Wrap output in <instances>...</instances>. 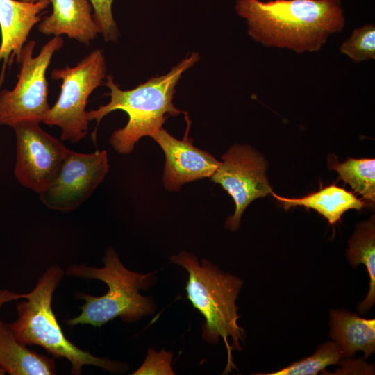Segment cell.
<instances>
[{"instance_id":"cell-10","label":"cell","mask_w":375,"mask_h":375,"mask_svg":"<svg viewBox=\"0 0 375 375\" xmlns=\"http://www.w3.org/2000/svg\"><path fill=\"white\" fill-rule=\"evenodd\" d=\"M108 153H83L69 150L50 185L39 194L49 209L69 212L85 202L109 172Z\"/></svg>"},{"instance_id":"cell-24","label":"cell","mask_w":375,"mask_h":375,"mask_svg":"<svg viewBox=\"0 0 375 375\" xmlns=\"http://www.w3.org/2000/svg\"><path fill=\"white\" fill-rule=\"evenodd\" d=\"M5 374L6 372H4V370L0 367V375H3Z\"/></svg>"},{"instance_id":"cell-23","label":"cell","mask_w":375,"mask_h":375,"mask_svg":"<svg viewBox=\"0 0 375 375\" xmlns=\"http://www.w3.org/2000/svg\"><path fill=\"white\" fill-rule=\"evenodd\" d=\"M24 2H28V3H35L37 2L39 0H19Z\"/></svg>"},{"instance_id":"cell-1","label":"cell","mask_w":375,"mask_h":375,"mask_svg":"<svg viewBox=\"0 0 375 375\" xmlns=\"http://www.w3.org/2000/svg\"><path fill=\"white\" fill-rule=\"evenodd\" d=\"M235 8L256 42L298 53L319 51L345 26L340 0H237Z\"/></svg>"},{"instance_id":"cell-20","label":"cell","mask_w":375,"mask_h":375,"mask_svg":"<svg viewBox=\"0 0 375 375\" xmlns=\"http://www.w3.org/2000/svg\"><path fill=\"white\" fill-rule=\"evenodd\" d=\"M340 51L356 62L375 59V26L365 24L352 32L340 47Z\"/></svg>"},{"instance_id":"cell-14","label":"cell","mask_w":375,"mask_h":375,"mask_svg":"<svg viewBox=\"0 0 375 375\" xmlns=\"http://www.w3.org/2000/svg\"><path fill=\"white\" fill-rule=\"evenodd\" d=\"M330 336L346 357L363 351L367 358L375 350V319H367L346 310L331 311Z\"/></svg>"},{"instance_id":"cell-12","label":"cell","mask_w":375,"mask_h":375,"mask_svg":"<svg viewBox=\"0 0 375 375\" xmlns=\"http://www.w3.org/2000/svg\"><path fill=\"white\" fill-rule=\"evenodd\" d=\"M49 4V0L35 3L0 0V86L6 67L14 59L17 62L33 27L41 20V15Z\"/></svg>"},{"instance_id":"cell-11","label":"cell","mask_w":375,"mask_h":375,"mask_svg":"<svg viewBox=\"0 0 375 375\" xmlns=\"http://www.w3.org/2000/svg\"><path fill=\"white\" fill-rule=\"evenodd\" d=\"M185 118L187 128L183 140L176 139L163 128L152 136L165 153L162 182L168 191H178L185 183L211 177L221 162L192 144L188 135L190 121L187 114Z\"/></svg>"},{"instance_id":"cell-21","label":"cell","mask_w":375,"mask_h":375,"mask_svg":"<svg viewBox=\"0 0 375 375\" xmlns=\"http://www.w3.org/2000/svg\"><path fill=\"white\" fill-rule=\"evenodd\" d=\"M92 6L94 19L106 41L117 40L119 31L112 11L113 0H89Z\"/></svg>"},{"instance_id":"cell-17","label":"cell","mask_w":375,"mask_h":375,"mask_svg":"<svg viewBox=\"0 0 375 375\" xmlns=\"http://www.w3.org/2000/svg\"><path fill=\"white\" fill-rule=\"evenodd\" d=\"M352 267L362 263L369 275V290L365 300L359 305L361 312L367 311L375 301V225L374 216L360 223L351 238L347 251Z\"/></svg>"},{"instance_id":"cell-18","label":"cell","mask_w":375,"mask_h":375,"mask_svg":"<svg viewBox=\"0 0 375 375\" xmlns=\"http://www.w3.org/2000/svg\"><path fill=\"white\" fill-rule=\"evenodd\" d=\"M331 168L339 174V178L348 183L355 192L371 204L375 201V160L374 158H348L344 162L330 160Z\"/></svg>"},{"instance_id":"cell-8","label":"cell","mask_w":375,"mask_h":375,"mask_svg":"<svg viewBox=\"0 0 375 375\" xmlns=\"http://www.w3.org/2000/svg\"><path fill=\"white\" fill-rule=\"evenodd\" d=\"M222 161L210 177L233 199L235 210L225 224L235 231L240 226L242 215L255 199L272 192L266 175L263 156L248 145L234 144L222 156Z\"/></svg>"},{"instance_id":"cell-7","label":"cell","mask_w":375,"mask_h":375,"mask_svg":"<svg viewBox=\"0 0 375 375\" xmlns=\"http://www.w3.org/2000/svg\"><path fill=\"white\" fill-rule=\"evenodd\" d=\"M63 44L60 36H54L36 56H33L35 40L24 44L17 60L20 69L15 86L0 92V125L12 127L22 122H43L51 108L46 72Z\"/></svg>"},{"instance_id":"cell-5","label":"cell","mask_w":375,"mask_h":375,"mask_svg":"<svg viewBox=\"0 0 375 375\" xmlns=\"http://www.w3.org/2000/svg\"><path fill=\"white\" fill-rule=\"evenodd\" d=\"M103 260L104 267L101 268L85 265L67 268L68 276L98 279L108 286V292L102 297L77 294L85 303L81 307V313L69 320L68 324L99 327L117 317L126 322H133L153 312L152 300L139 292L140 289L147 288L152 284L153 273L143 274L128 270L112 248L106 251Z\"/></svg>"},{"instance_id":"cell-4","label":"cell","mask_w":375,"mask_h":375,"mask_svg":"<svg viewBox=\"0 0 375 375\" xmlns=\"http://www.w3.org/2000/svg\"><path fill=\"white\" fill-rule=\"evenodd\" d=\"M170 260L188 271V298L205 318L203 338L212 344H216L219 338L223 339L228 351L225 372L230 371L234 366L231 351L241 350L240 343L244 339V331L238 324L235 304L242 280L206 260L200 265L194 255L185 251L171 256Z\"/></svg>"},{"instance_id":"cell-16","label":"cell","mask_w":375,"mask_h":375,"mask_svg":"<svg viewBox=\"0 0 375 375\" xmlns=\"http://www.w3.org/2000/svg\"><path fill=\"white\" fill-rule=\"evenodd\" d=\"M283 207L288 210L291 207L302 206L312 208L326 218L331 224L340 221L342 215L350 209L360 210L366 203L358 199L352 192L332 184L301 198H286L271 193Z\"/></svg>"},{"instance_id":"cell-2","label":"cell","mask_w":375,"mask_h":375,"mask_svg":"<svg viewBox=\"0 0 375 375\" xmlns=\"http://www.w3.org/2000/svg\"><path fill=\"white\" fill-rule=\"evenodd\" d=\"M199 60V54L192 53L167 74L156 76L128 90H121L113 81L106 77L105 85L110 89V101L97 109L87 111L88 120H95L97 125L108 113L117 110L128 115L126 125L115 131L110 144L120 154H128L143 137L152 136L161 128L168 116H177L183 111L172 103L175 87L182 74Z\"/></svg>"},{"instance_id":"cell-13","label":"cell","mask_w":375,"mask_h":375,"mask_svg":"<svg viewBox=\"0 0 375 375\" xmlns=\"http://www.w3.org/2000/svg\"><path fill=\"white\" fill-rule=\"evenodd\" d=\"M52 12L38 25L40 33L46 35L68 38L89 45L100 29L92 14L89 0H49Z\"/></svg>"},{"instance_id":"cell-15","label":"cell","mask_w":375,"mask_h":375,"mask_svg":"<svg viewBox=\"0 0 375 375\" xmlns=\"http://www.w3.org/2000/svg\"><path fill=\"white\" fill-rule=\"evenodd\" d=\"M0 367L10 375L55 374L54 360L20 343L14 336L8 323L1 319Z\"/></svg>"},{"instance_id":"cell-19","label":"cell","mask_w":375,"mask_h":375,"mask_svg":"<svg viewBox=\"0 0 375 375\" xmlns=\"http://www.w3.org/2000/svg\"><path fill=\"white\" fill-rule=\"evenodd\" d=\"M345 357L343 351L335 341L328 342L320 345L312 355L278 371L262 374L315 375L329 365L340 363Z\"/></svg>"},{"instance_id":"cell-6","label":"cell","mask_w":375,"mask_h":375,"mask_svg":"<svg viewBox=\"0 0 375 375\" xmlns=\"http://www.w3.org/2000/svg\"><path fill=\"white\" fill-rule=\"evenodd\" d=\"M106 73L105 56L101 49L91 51L74 67L51 71V78L61 81V90L43 123L59 127L62 131L61 140L74 144L87 135L88 100L92 92L102 84Z\"/></svg>"},{"instance_id":"cell-22","label":"cell","mask_w":375,"mask_h":375,"mask_svg":"<svg viewBox=\"0 0 375 375\" xmlns=\"http://www.w3.org/2000/svg\"><path fill=\"white\" fill-rule=\"evenodd\" d=\"M172 353L162 349L156 352L150 349L142 365L132 374L133 375H173L175 374L172 368Z\"/></svg>"},{"instance_id":"cell-9","label":"cell","mask_w":375,"mask_h":375,"mask_svg":"<svg viewBox=\"0 0 375 375\" xmlns=\"http://www.w3.org/2000/svg\"><path fill=\"white\" fill-rule=\"evenodd\" d=\"M12 128L16 136L15 176L22 185L39 194L53 182L70 149L39 123L22 122Z\"/></svg>"},{"instance_id":"cell-3","label":"cell","mask_w":375,"mask_h":375,"mask_svg":"<svg viewBox=\"0 0 375 375\" xmlns=\"http://www.w3.org/2000/svg\"><path fill=\"white\" fill-rule=\"evenodd\" d=\"M64 275L57 265L50 267L28 293L15 294L0 290V308L12 300L26 299L17 306V319L8 324L14 336L24 345H38L55 357L65 358L72 365V372L81 374L83 365L101 367L112 373L127 370L125 363L96 357L78 348L65 336L51 307L53 294Z\"/></svg>"}]
</instances>
